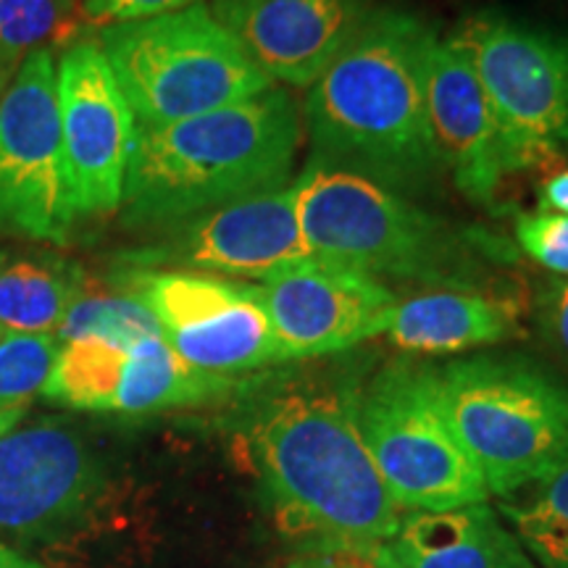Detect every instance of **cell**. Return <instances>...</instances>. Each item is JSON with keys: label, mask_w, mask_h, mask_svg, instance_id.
<instances>
[{"label": "cell", "mask_w": 568, "mask_h": 568, "mask_svg": "<svg viewBox=\"0 0 568 568\" xmlns=\"http://www.w3.org/2000/svg\"><path fill=\"white\" fill-rule=\"evenodd\" d=\"M247 443L276 521L332 552H372L395 537L389 497L358 426V397L290 387L253 410Z\"/></svg>", "instance_id": "2"}, {"label": "cell", "mask_w": 568, "mask_h": 568, "mask_svg": "<svg viewBox=\"0 0 568 568\" xmlns=\"http://www.w3.org/2000/svg\"><path fill=\"white\" fill-rule=\"evenodd\" d=\"M295 193L314 258L424 287L471 284L485 268V237L353 169L308 159Z\"/></svg>", "instance_id": "4"}, {"label": "cell", "mask_w": 568, "mask_h": 568, "mask_svg": "<svg viewBox=\"0 0 568 568\" xmlns=\"http://www.w3.org/2000/svg\"><path fill=\"white\" fill-rule=\"evenodd\" d=\"M311 258L297 216L295 180L284 187L216 205L166 226L151 245L126 253L122 266L197 272L264 282Z\"/></svg>", "instance_id": "11"}, {"label": "cell", "mask_w": 568, "mask_h": 568, "mask_svg": "<svg viewBox=\"0 0 568 568\" xmlns=\"http://www.w3.org/2000/svg\"><path fill=\"white\" fill-rule=\"evenodd\" d=\"M82 24V0H0V67L17 74L30 55L67 45Z\"/></svg>", "instance_id": "22"}, {"label": "cell", "mask_w": 568, "mask_h": 568, "mask_svg": "<svg viewBox=\"0 0 568 568\" xmlns=\"http://www.w3.org/2000/svg\"><path fill=\"white\" fill-rule=\"evenodd\" d=\"M155 335H161V326L148 311V305L138 295L119 287V284L111 290L84 284L80 297L71 303L61 326L55 329L59 345L84 337H101L116 345H134L142 337Z\"/></svg>", "instance_id": "23"}, {"label": "cell", "mask_w": 568, "mask_h": 568, "mask_svg": "<svg viewBox=\"0 0 568 568\" xmlns=\"http://www.w3.org/2000/svg\"><path fill=\"white\" fill-rule=\"evenodd\" d=\"M11 558H13L11 550L0 548V568H11Z\"/></svg>", "instance_id": "34"}, {"label": "cell", "mask_w": 568, "mask_h": 568, "mask_svg": "<svg viewBox=\"0 0 568 568\" xmlns=\"http://www.w3.org/2000/svg\"><path fill=\"white\" fill-rule=\"evenodd\" d=\"M450 38L485 88L503 172L568 155V30L481 9L460 19Z\"/></svg>", "instance_id": "7"}, {"label": "cell", "mask_w": 568, "mask_h": 568, "mask_svg": "<svg viewBox=\"0 0 568 568\" xmlns=\"http://www.w3.org/2000/svg\"><path fill=\"white\" fill-rule=\"evenodd\" d=\"M303 116L274 84L251 101L140 126L126 172L122 219L138 230H166L240 197L293 182Z\"/></svg>", "instance_id": "3"}, {"label": "cell", "mask_w": 568, "mask_h": 568, "mask_svg": "<svg viewBox=\"0 0 568 568\" xmlns=\"http://www.w3.org/2000/svg\"><path fill=\"white\" fill-rule=\"evenodd\" d=\"M435 38L418 13L374 6L305 95L311 159L403 195L429 193L445 174L426 111V55Z\"/></svg>", "instance_id": "1"}, {"label": "cell", "mask_w": 568, "mask_h": 568, "mask_svg": "<svg viewBox=\"0 0 568 568\" xmlns=\"http://www.w3.org/2000/svg\"><path fill=\"white\" fill-rule=\"evenodd\" d=\"M0 335H3V329H0Z\"/></svg>", "instance_id": "36"}, {"label": "cell", "mask_w": 568, "mask_h": 568, "mask_svg": "<svg viewBox=\"0 0 568 568\" xmlns=\"http://www.w3.org/2000/svg\"><path fill=\"white\" fill-rule=\"evenodd\" d=\"M426 111L443 172L466 201L493 205L503 161L493 109L464 48L447 34L426 55Z\"/></svg>", "instance_id": "16"}, {"label": "cell", "mask_w": 568, "mask_h": 568, "mask_svg": "<svg viewBox=\"0 0 568 568\" xmlns=\"http://www.w3.org/2000/svg\"><path fill=\"white\" fill-rule=\"evenodd\" d=\"M358 426L395 506L408 514L485 503L487 481L439 408L432 368L395 361L358 397Z\"/></svg>", "instance_id": "8"}, {"label": "cell", "mask_w": 568, "mask_h": 568, "mask_svg": "<svg viewBox=\"0 0 568 568\" xmlns=\"http://www.w3.org/2000/svg\"><path fill=\"white\" fill-rule=\"evenodd\" d=\"M518 316L510 295L477 284H435L397 297L385 335L406 353H460L516 337Z\"/></svg>", "instance_id": "17"}, {"label": "cell", "mask_w": 568, "mask_h": 568, "mask_svg": "<svg viewBox=\"0 0 568 568\" xmlns=\"http://www.w3.org/2000/svg\"><path fill=\"white\" fill-rule=\"evenodd\" d=\"M13 568H40V566L30 564V560H21V558L17 556V558H13Z\"/></svg>", "instance_id": "35"}, {"label": "cell", "mask_w": 568, "mask_h": 568, "mask_svg": "<svg viewBox=\"0 0 568 568\" xmlns=\"http://www.w3.org/2000/svg\"><path fill=\"white\" fill-rule=\"evenodd\" d=\"M101 468L74 426L59 418L13 426L0 437V531L40 535L88 506Z\"/></svg>", "instance_id": "15"}, {"label": "cell", "mask_w": 568, "mask_h": 568, "mask_svg": "<svg viewBox=\"0 0 568 568\" xmlns=\"http://www.w3.org/2000/svg\"><path fill=\"white\" fill-rule=\"evenodd\" d=\"M126 347L130 345H116L101 337L63 343L42 395L74 410L111 414L124 372Z\"/></svg>", "instance_id": "21"}, {"label": "cell", "mask_w": 568, "mask_h": 568, "mask_svg": "<svg viewBox=\"0 0 568 568\" xmlns=\"http://www.w3.org/2000/svg\"><path fill=\"white\" fill-rule=\"evenodd\" d=\"M88 276L55 255L0 253V329L55 335Z\"/></svg>", "instance_id": "20"}, {"label": "cell", "mask_w": 568, "mask_h": 568, "mask_svg": "<svg viewBox=\"0 0 568 568\" xmlns=\"http://www.w3.org/2000/svg\"><path fill=\"white\" fill-rule=\"evenodd\" d=\"M74 222L55 53L40 51L21 63L0 101V232L61 245Z\"/></svg>", "instance_id": "10"}, {"label": "cell", "mask_w": 568, "mask_h": 568, "mask_svg": "<svg viewBox=\"0 0 568 568\" xmlns=\"http://www.w3.org/2000/svg\"><path fill=\"white\" fill-rule=\"evenodd\" d=\"M243 387L245 382L240 376H219L190 366L161 335L142 337L126 347L124 372L111 414L145 416L201 406Z\"/></svg>", "instance_id": "19"}, {"label": "cell", "mask_w": 568, "mask_h": 568, "mask_svg": "<svg viewBox=\"0 0 568 568\" xmlns=\"http://www.w3.org/2000/svg\"><path fill=\"white\" fill-rule=\"evenodd\" d=\"M329 560L332 568H395L385 558L382 548H376L372 552H335Z\"/></svg>", "instance_id": "30"}, {"label": "cell", "mask_w": 568, "mask_h": 568, "mask_svg": "<svg viewBox=\"0 0 568 568\" xmlns=\"http://www.w3.org/2000/svg\"><path fill=\"white\" fill-rule=\"evenodd\" d=\"M539 324L548 343L568 361V276L548 284L539 301Z\"/></svg>", "instance_id": "28"}, {"label": "cell", "mask_w": 568, "mask_h": 568, "mask_svg": "<svg viewBox=\"0 0 568 568\" xmlns=\"http://www.w3.org/2000/svg\"><path fill=\"white\" fill-rule=\"evenodd\" d=\"M27 408H11V410H0V437L6 435V432H11L13 426L19 424V418L24 416Z\"/></svg>", "instance_id": "31"}, {"label": "cell", "mask_w": 568, "mask_h": 568, "mask_svg": "<svg viewBox=\"0 0 568 568\" xmlns=\"http://www.w3.org/2000/svg\"><path fill=\"white\" fill-rule=\"evenodd\" d=\"M59 347L55 335H0V410L27 408L45 389Z\"/></svg>", "instance_id": "25"}, {"label": "cell", "mask_w": 568, "mask_h": 568, "mask_svg": "<svg viewBox=\"0 0 568 568\" xmlns=\"http://www.w3.org/2000/svg\"><path fill=\"white\" fill-rule=\"evenodd\" d=\"M518 542L545 568H568V460L527 506L506 508Z\"/></svg>", "instance_id": "24"}, {"label": "cell", "mask_w": 568, "mask_h": 568, "mask_svg": "<svg viewBox=\"0 0 568 568\" xmlns=\"http://www.w3.org/2000/svg\"><path fill=\"white\" fill-rule=\"evenodd\" d=\"M209 9L274 84L311 88L374 0H211Z\"/></svg>", "instance_id": "14"}, {"label": "cell", "mask_w": 568, "mask_h": 568, "mask_svg": "<svg viewBox=\"0 0 568 568\" xmlns=\"http://www.w3.org/2000/svg\"><path fill=\"white\" fill-rule=\"evenodd\" d=\"M116 284L148 305L163 339L201 372L240 376L284 364L255 282L119 266Z\"/></svg>", "instance_id": "9"}, {"label": "cell", "mask_w": 568, "mask_h": 568, "mask_svg": "<svg viewBox=\"0 0 568 568\" xmlns=\"http://www.w3.org/2000/svg\"><path fill=\"white\" fill-rule=\"evenodd\" d=\"M11 80H13L11 71H6L3 67H0V101H3V95H6V90H9Z\"/></svg>", "instance_id": "33"}, {"label": "cell", "mask_w": 568, "mask_h": 568, "mask_svg": "<svg viewBox=\"0 0 568 568\" xmlns=\"http://www.w3.org/2000/svg\"><path fill=\"white\" fill-rule=\"evenodd\" d=\"M539 211H552L568 216V172L552 174L539 190Z\"/></svg>", "instance_id": "29"}, {"label": "cell", "mask_w": 568, "mask_h": 568, "mask_svg": "<svg viewBox=\"0 0 568 568\" xmlns=\"http://www.w3.org/2000/svg\"><path fill=\"white\" fill-rule=\"evenodd\" d=\"M293 568H332V560H329V558H316V560H301V564H295Z\"/></svg>", "instance_id": "32"}, {"label": "cell", "mask_w": 568, "mask_h": 568, "mask_svg": "<svg viewBox=\"0 0 568 568\" xmlns=\"http://www.w3.org/2000/svg\"><path fill=\"white\" fill-rule=\"evenodd\" d=\"M98 45L140 126L203 116L274 88L209 3L103 27Z\"/></svg>", "instance_id": "6"}, {"label": "cell", "mask_w": 568, "mask_h": 568, "mask_svg": "<svg viewBox=\"0 0 568 568\" xmlns=\"http://www.w3.org/2000/svg\"><path fill=\"white\" fill-rule=\"evenodd\" d=\"M382 552L395 568H535L487 503L403 516Z\"/></svg>", "instance_id": "18"}, {"label": "cell", "mask_w": 568, "mask_h": 568, "mask_svg": "<svg viewBox=\"0 0 568 568\" xmlns=\"http://www.w3.org/2000/svg\"><path fill=\"white\" fill-rule=\"evenodd\" d=\"M282 361L351 351L385 335L397 295L385 282L322 258H305L258 282Z\"/></svg>", "instance_id": "13"}, {"label": "cell", "mask_w": 568, "mask_h": 568, "mask_svg": "<svg viewBox=\"0 0 568 568\" xmlns=\"http://www.w3.org/2000/svg\"><path fill=\"white\" fill-rule=\"evenodd\" d=\"M432 387L489 495L542 485L568 460V387L539 366L477 355L432 368Z\"/></svg>", "instance_id": "5"}, {"label": "cell", "mask_w": 568, "mask_h": 568, "mask_svg": "<svg viewBox=\"0 0 568 568\" xmlns=\"http://www.w3.org/2000/svg\"><path fill=\"white\" fill-rule=\"evenodd\" d=\"M197 3H203V0H82V17L84 24L103 30V27L113 24L155 19Z\"/></svg>", "instance_id": "27"}, {"label": "cell", "mask_w": 568, "mask_h": 568, "mask_svg": "<svg viewBox=\"0 0 568 568\" xmlns=\"http://www.w3.org/2000/svg\"><path fill=\"white\" fill-rule=\"evenodd\" d=\"M63 163L80 216L122 209L134 148V122L98 40H77L55 61Z\"/></svg>", "instance_id": "12"}, {"label": "cell", "mask_w": 568, "mask_h": 568, "mask_svg": "<svg viewBox=\"0 0 568 568\" xmlns=\"http://www.w3.org/2000/svg\"><path fill=\"white\" fill-rule=\"evenodd\" d=\"M516 243L535 264L552 274L568 276V216L552 211L518 213Z\"/></svg>", "instance_id": "26"}]
</instances>
